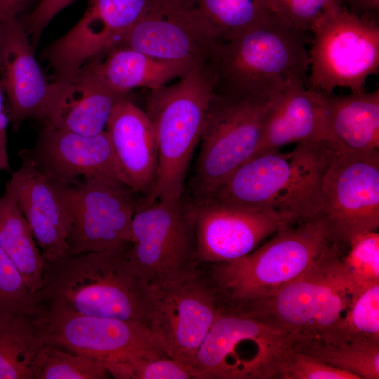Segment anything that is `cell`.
Masks as SVG:
<instances>
[{"mask_svg": "<svg viewBox=\"0 0 379 379\" xmlns=\"http://www.w3.org/2000/svg\"><path fill=\"white\" fill-rule=\"evenodd\" d=\"M33 322L44 343L88 357L106 368L135 357H169L161 341L141 321L39 307Z\"/></svg>", "mask_w": 379, "mask_h": 379, "instance_id": "30bf717a", "label": "cell"}, {"mask_svg": "<svg viewBox=\"0 0 379 379\" xmlns=\"http://www.w3.org/2000/svg\"><path fill=\"white\" fill-rule=\"evenodd\" d=\"M55 184L69 219L67 255L100 251L131 242L132 222L139 201L128 185L105 178Z\"/></svg>", "mask_w": 379, "mask_h": 379, "instance_id": "7c38bea8", "label": "cell"}, {"mask_svg": "<svg viewBox=\"0 0 379 379\" xmlns=\"http://www.w3.org/2000/svg\"><path fill=\"white\" fill-rule=\"evenodd\" d=\"M274 378L281 379H360L357 375L333 366L289 346L276 366Z\"/></svg>", "mask_w": 379, "mask_h": 379, "instance_id": "d590c367", "label": "cell"}, {"mask_svg": "<svg viewBox=\"0 0 379 379\" xmlns=\"http://www.w3.org/2000/svg\"><path fill=\"white\" fill-rule=\"evenodd\" d=\"M105 131L128 186L147 197L155 180L157 147L145 111L130 98L124 99L114 107Z\"/></svg>", "mask_w": 379, "mask_h": 379, "instance_id": "603a6c76", "label": "cell"}, {"mask_svg": "<svg viewBox=\"0 0 379 379\" xmlns=\"http://www.w3.org/2000/svg\"><path fill=\"white\" fill-rule=\"evenodd\" d=\"M34 50L18 18L0 29V86L14 131L26 119L43 121L50 98L51 82L46 79Z\"/></svg>", "mask_w": 379, "mask_h": 379, "instance_id": "d6986e66", "label": "cell"}, {"mask_svg": "<svg viewBox=\"0 0 379 379\" xmlns=\"http://www.w3.org/2000/svg\"><path fill=\"white\" fill-rule=\"evenodd\" d=\"M130 94L119 92L96 76L78 69L51 82L44 125L83 135L105 131L114 107Z\"/></svg>", "mask_w": 379, "mask_h": 379, "instance_id": "44dd1931", "label": "cell"}, {"mask_svg": "<svg viewBox=\"0 0 379 379\" xmlns=\"http://www.w3.org/2000/svg\"><path fill=\"white\" fill-rule=\"evenodd\" d=\"M197 259L215 264L241 258L290 219L267 211L211 200H191Z\"/></svg>", "mask_w": 379, "mask_h": 379, "instance_id": "2e32d148", "label": "cell"}, {"mask_svg": "<svg viewBox=\"0 0 379 379\" xmlns=\"http://www.w3.org/2000/svg\"><path fill=\"white\" fill-rule=\"evenodd\" d=\"M213 94L212 77L200 67L190 69L173 84L150 91L145 112L154 131L157 168L145 201L183 198L187 171Z\"/></svg>", "mask_w": 379, "mask_h": 379, "instance_id": "5b68a950", "label": "cell"}, {"mask_svg": "<svg viewBox=\"0 0 379 379\" xmlns=\"http://www.w3.org/2000/svg\"><path fill=\"white\" fill-rule=\"evenodd\" d=\"M192 67L163 60L126 46H117L79 69L100 78L112 88L126 94L137 88L150 91L180 78Z\"/></svg>", "mask_w": 379, "mask_h": 379, "instance_id": "d4e9b609", "label": "cell"}, {"mask_svg": "<svg viewBox=\"0 0 379 379\" xmlns=\"http://www.w3.org/2000/svg\"><path fill=\"white\" fill-rule=\"evenodd\" d=\"M343 277L340 251H334L276 292L222 309L241 313L272 330L293 336L312 319Z\"/></svg>", "mask_w": 379, "mask_h": 379, "instance_id": "e0dca14e", "label": "cell"}, {"mask_svg": "<svg viewBox=\"0 0 379 379\" xmlns=\"http://www.w3.org/2000/svg\"><path fill=\"white\" fill-rule=\"evenodd\" d=\"M327 144L334 151L358 154L379 152V89L328 95Z\"/></svg>", "mask_w": 379, "mask_h": 379, "instance_id": "cb8c5ba5", "label": "cell"}, {"mask_svg": "<svg viewBox=\"0 0 379 379\" xmlns=\"http://www.w3.org/2000/svg\"><path fill=\"white\" fill-rule=\"evenodd\" d=\"M194 2L220 41L232 39L275 14L267 0H194Z\"/></svg>", "mask_w": 379, "mask_h": 379, "instance_id": "f1b7e54d", "label": "cell"}, {"mask_svg": "<svg viewBox=\"0 0 379 379\" xmlns=\"http://www.w3.org/2000/svg\"><path fill=\"white\" fill-rule=\"evenodd\" d=\"M57 184L105 178L127 185L106 131L91 136L44 125L34 146L20 151Z\"/></svg>", "mask_w": 379, "mask_h": 379, "instance_id": "ac0fdd59", "label": "cell"}, {"mask_svg": "<svg viewBox=\"0 0 379 379\" xmlns=\"http://www.w3.org/2000/svg\"><path fill=\"white\" fill-rule=\"evenodd\" d=\"M32 0H0V29L8 21L19 18Z\"/></svg>", "mask_w": 379, "mask_h": 379, "instance_id": "ab89813d", "label": "cell"}, {"mask_svg": "<svg viewBox=\"0 0 379 379\" xmlns=\"http://www.w3.org/2000/svg\"><path fill=\"white\" fill-rule=\"evenodd\" d=\"M318 216L341 250L354 237L379 227V152L331 149L321 184Z\"/></svg>", "mask_w": 379, "mask_h": 379, "instance_id": "8fae6325", "label": "cell"}, {"mask_svg": "<svg viewBox=\"0 0 379 379\" xmlns=\"http://www.w3.org/2000/svg\"><path fill=\"white\" fill-rule=\"evenodd\" d=\"M220 41L194 0H151L117 46L159 60L206 68Z\"/></svg>", "mask_w": 379, "mask_h": 379, "instance_id": "5bb4252c", "label": "cell"}, {"mask_svg": "<svg viewBox=\"0 0 379 379\" xmlns=\"http://www.w3.org/2000/svg\"><path fill=\"white\" fill-rule=\"evenodd\" d=\"M292 336L234 311L220 310L187 367L192 378H274Z\"/></svg>", "mask_w": 379, "mask_h": 379, "instance_id": "ba28073f", "label": "cell"}, {"mask_svg": "<svg viewBox=\"0 0 379 379\" xmlns=\"http://www.w3.org/2000/svg\"><path fill=\"white\" fill-rule=\"evenodd\" d=\"M128 259L147 285L179 281L199 267L190 201H139L133 215Z\"/></svg>", "mask_w": 379, "mask_h": 379, "instance_id": "52a82bcc", "label": "cell"}, {"mask_svg": "<svg viewBox=\"0 0 379 379\" xmlns=\"http://www.w3.org/2000/svg\"><path fill=\"white\" fill-rule=\"evenodd\" d=\"M332 334L379 343V283L358 293L344 325Z\"/></svg>", "mask_w": 379, "mask_h": 379, "instance_id": "836d02e7", "label": "cell"}, {"mask_svg": "<svg viewBox=\"0 0 379 379\" xmlns=\"http://www.w3.org/2000/svg\"><path fill=\"white\" fill-rule=\"evenodd\" d=\"M43 345L33 317L0 318V379H33L34 361Z\"/></svg>", "mask_w": 379, "mask_h": 379, "instance_id": "83f0119b", "label": "cell"}, {"mask_svg": "<svg viewBox=\"0 0 379 379\" xmlns=\"http://www.w3.org/2000/svg\"><path fill=\"white\" fill-rule=\"evenodd\" d=\"M131 243L44 261L39 307L145 324L147 286L128 257Z\"/></svg>", "mask_w": 379, "mask_h": 379, "instance_id": "6da1fadb", "label": "cell"}, {"mask_svg": "<svg viewBox=\"0 0 379 379\" xmlns=\"http://www.w3.org/2000/svg\"><path fill=\"white\" fill-rule=\"evenodd\" d=\"M328 135V95L295 81L273 100L253 157L290 143L326 142Z\"/></svg>", "mask_w": 379, "mask_h": 379, "instance_id": "7402d4cb", "label": "cell"}, {"mask_svg": "<svg viewBox=\"0 0 379 379\" xmlns=\"http://www.w3.org/2000/svg\"><path fill=\"white\" fill-rule=\"evenodd\" d=\"M32 372L33 379H105L109 375L99 361L44 343Z\"/></svg>", "mask_w": 379, "mask_h": 379, "instance_id": "f546056e", "label": "cell"}, {"mask_svg": "<svg viewBox=\"0 0 379 379\" xmlns=\"http://www.w3.org/2000/svg\"><path fill=\"white\" fill-rule=\"evenodd\" d=\"M151 0H89L79 21L42 52L54 79L69 77L117 46L140 19Z\"/></svg>", "mask_w": 379, "mask_h": 379, "instance_id": "9a60e30c", "label": "cell"}, {"mask_svg": "<svg viewBox=\"0 0 379 379\" xmlns=\"http://www.w3.org/2000/svg\"><path fill=\"white\" fill-rule=\"evenodd\" d=\"M109 375L119 379L192 378L187 366L168 356L135 357L109 366Z\"/></svg>", "mask_w": 379, "mask_h": 379, "instance_id": "e575fe53", "label": "cell"}, {"mask_svg": "<svg viewBox=\"0 0 379 379\" xmlns=\"http://www.w3.org/2000/svg\"><path fill=\"white\" fill-rule=\"evenodd\" d=\"M350 11L361 15H373L379 8V0H341Z\"/></svg>", "mask_w": 379, "mask_h": 379, "instance_id": "60d3db41", "label": "cell"}, {"mask_svg": "<svg viewBox=\"0 0 379 379\" xmlns=\"http://www.w3.org/2000/svg\"><path fill=\"white\" fill-rule=\"evenodd\" d=\"M0 247L34 295L42 286L45 260L26 219L6 192L0 197Z\"/></svg>", "mask_w": 379, "mask_h": 379, "instance_id": "4316f807", "label": "cell"}, {"mask_svg": "<svg viewBox=\"0 0 379 379\" xmlns=\"http://www.w3.org/2000/svg\"><path fill=\"white\" fill-rule=\"evenodd\" d=\"M310 32L307 87L331 94L338 87L365 91L368 77L379 67V25L373 15H361L343 4L326 10Z\"/></svg>", "mask_w": 379, "mask_h": 379, "instance_id": "8992f818", "label": "cell"}, {"mask_svg": "<svg viewBox=\"0 0 379 379\" xmlns=\"http://www.w3.org/2000/svg\"><path fill=\"white\" fill-rule=\"evenodd\" d=\"M21 166L6 190L26 219L44 260L67 255L69 219L56 184L20 152Z\"/></svg>", "mask_w": 379, "mask_h": 379, "instance_id": "ffe728a7", "label": "cell"}, {"mask_svg": "<svg viewBox=\"0 0 379 379\" xmlns=\"http://www.w3.org/2000/svg\"><path fill=\"white\" fill-rule=\"evenodd\" d=\"M359 291L345 278L333 288L312 319L293 337L335 333L344 325Z\"/></svg>", "mask_w": 379, "mask_h": 379, "instance_id": "1f68e13d", "label": "cell"}, {"mask_svg": "<svg viewBox=\"0 0 379 379\" xmlns=\"http://www.w3.org/2000/svg\"><path fill=\"white\" fill-rule=\"evenodd\" d=\"M331 148L327 142L298 143L255 155L237 168L211 200L280 215L294 222L318 215L321 184Z\"/></svg>", "mask_w": 379, "mask_h": 379, "instance_id": "3957f363", "label": "cell"}, {"mask_svg": "<svg viewBox=\"0 0 379 379\" xmlns=\"http://www.w3.org/2000/svg\"><path fill=\"white\" fill-rule=\"evenodd\" d=\"M291 348L360 379L379 378V343L343 334L293 337Z\"/></svg>", "mask_w": 379, "mask_h": 379, "instance_id": "484cf974", "label": "cell"}, {"mask_svg": "<svg viewBox=\"0 0 379 379\" xmlns=\"http://www.w3.org/2000/svg\"><path fill=\"white\" fill-rule=\"evenodd\" d=\"M345 255L340 257L341 270L359 291L379 283V234L366 232L352 239Z\"/></svg>", "mask_w": 379, "mask_h": 379, "instance_id": "4dcf8cb0", "label": "cell"}, {"mask_svg": "<svg viewBox=\"0 0 379 379\" xmlns=\"http://www.w3.org/2000/svg\"><path fill=\"white\" fill-rule=\"evenodd\" d=\"M272 101L232 98L213 92L191 182L192 200L208 197L255 154Z\"/></svg>", "mask_w": 379, "mask_h": 379, "instance_id": "9c48e42d", "label": "cell"}, {"mask_svg": "<svg viewBox=\"0 0 379 379\" xmlns=\"http://www.w3.org/2000/svg\"><path fill=\"white\" fill-rule=\"evenodd\" d=\"M39 309L20 273L0 247V318L33 317Z\"/></svg>", "mask_w": 379, "mask_h": 379, "instance_id": "d6a6232c", "label": "cell"}, {"mask_svg": "<svg viewBox=\"0 0 379 379\" xmlns=\"http://www.w3.org/2000/svg\"><path fill=\"white\" fill-rule=\"evenodd\" d=\"M340 251L319 216L285 226L248 254L211 264L208 280L220 308L272 294Z\"/></svg>", "mask_w": 379, "mask_h": 379, "instance_id": "277c9868", "label": "cell"}, {"mask_svg": "<svg viewBox=\"0 0 379 379\" xmlns=\"http://www.w3.org/2000/svg\"><path fill=\"white\" fill-rule=\"evenodd\" d=\"M305 34L277 15L237 36L220 41L207 63L215 93L271 101L295 81L307 85Z\"/></svg>", "mask_w": 379, "mask_h": 379, "instance_id": "7a4b0ae2", "label": "cell"}, {"mask_svg": "<svg viewBox=\"0 0 379 379\" xmlns=\"http://www.w3.org/2000/svg\"><path fill=\"white\" fill-rule=\"evenodd\" d=\"M277 16L298 31H311L315 22L331 6L343 4L341 0H267Z\"/></svg>", "mask_w": 379, "mask_h": 379, "instance_id": "8d00e7d4", "label": "cell"}, {"mask_svg": "<svg viewBox=\"0 0 379 379\" xmlns=\"http://www.w3.org/2000/svg\"><path fill=\"white\" fill-rule=\"evenodd\" d=\"M9 124L6 99L0 86V171L8 172L11 171L7 149V128Z\"/></svg>", "mask_w": 379, "mask_h": 379, "instance_id": "f35d334b", "label": "cell"}, {"mask_svg": "<svg viewBox=\"0 0 379 379\" xmlns=\"http://www.w3.org/2000/svg\"><path fill=\"white\" fill-rule=\"evenodd\" d=\"M76 0H40L29 13L20 17L19 21L29 36L34 49L44 29L62 9Z\"/></svg>", "mask_w": 379, "mask_h": 379, "instance_id": "74e56055", "label": "cell"}, {"mask_svg": "<svg viewBox=\"0 0 379 379\" xmlns=\"http://www.w3.org/2000/svg\"><path fill=\"white\" fill-rule=\"evenodd\" d=\"M219 311L214 290L200 268L187 278L147 286L145 324L167 354L186 366Z\"/></svg>", "mask_w": 379, "mask_h": 379, "instance_id": "4fadbf2b", "label": "cell"}]
</instances>
